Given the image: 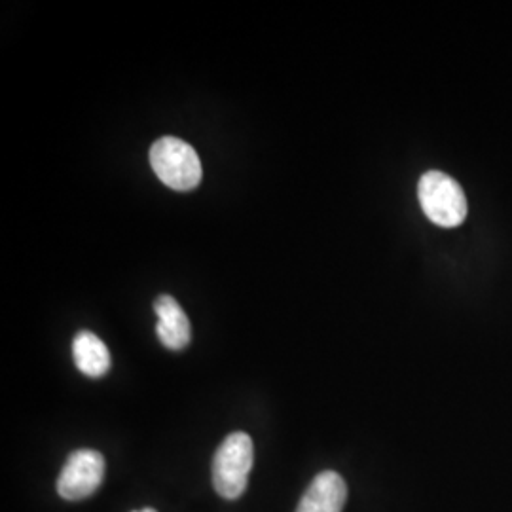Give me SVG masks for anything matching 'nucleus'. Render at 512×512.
<instances>
[{
  "label": "nucleus",
  "instance_id": "nucleus-1",
  "mask_svg": "<svg viewBox=\"0 0 512 512\" xmlns=\"http://www.w3.org/2000/svg\"><path fill=\"white\" fill-rule=\"evenodd\" d=\"M253 461V439L243 431L230 433L220 444L213 459V486L217 494L230 501L239 499L247 490Z\"/></svg>",
  "mask_w": 512,
  "mask_h": 512
},
{
  "label": "nucleus",
  "instance_id": "nucleus-2",
  "mask_svg": "<svg viewBox=\"0 0 512 512\" xmlns=\"http://www.w3.org/2000/svg\"><path fill=\"white\" fill-rule=\"evenodd\" d=\"M150 165L156 177L169 188L186 192L202 183V162L183 139L162 137L150 148Z\"/></svg>",
  "mask_w": 512,
  "mask_h": 512
},
{
  "label": "nucleus",
  "instance_id": "nucleus-3",
  "mask_svg": "<svg viewBox=\"0 0 512 512\" xmlns=\"http://www.w3.org/2000/svg\"><path fill=\"white\" fill-rule=\"evenodd\" d=\"M418 198L427 219L442 228L459 226L467 217L465 194L461 186L446 173H425L418 184Z\"/></svg>",
  "mask_w": 512,
  "mask_h": 512
},
{
  "label": "nucleus",
  "instance_id": "nucleus-4",
  "mask_svg": "<svg viewBox=\"0 0 512 512\" xmlns=\"http://www.w3.org/2000/svg\"><path fill=\"white\" fill-rule=\"evenodd\" d=\"M105 478V458L90 450H76L57 478V494L67 501H80L95 494Z\"/></svg>",
  "mask_w": 512,
  "mask_h": 512
},
{
  "label": "nucleus",
  "instance_id": "nucleus-5",
  "mask_svg": "<svg viewBox=\"0 0 512 512\" xmlns=\"http://www.w3.org/2000/svg\"><path fill=\"white\" fill-rule=\"evenodd\" d=\"M348 501V484L334 471L319 473L302 495L296 512H342Z\"/></svg>",
  "mask_w": 512,
  "mask_h": 512
},
{
  "label": "nucleus",
  "instance_id": "nucleus-6",
  "mask_svg": "<svg viewBox=\"0 0 512 512\" xmlns=\"http://www.w3.org/2000/svg\"><path fill=\"white\" fill-rule=\"evenodd\" d=\"M154 311L158 315L156 334L165 348L173 351L186 348L192 338V329L181 304L173 296L162 294L154 302Z\"/></svg>",
  "mask_w": 512,
  "mask_h": 512
},
{
  "label": "nucleus",
  "instance_id": "nucleus-7",
  "mask_svg": "<svg viewBox=\"0 0 512 512\" xmlns=\"http://www.w3.org/2000/svg\"><path fill=\"white\" fill-rule=\"evenodd\" d=\"M73 357L76 368L90 378H101L110 370L109 348L90 330H82L74 336Z\"/></svg>",
  "mask_w": 512,
  "mask_h": 512
},
{
  "label": "nucleus",
  "instance_id": "nucleus-8",
  "mask_svg": "<svg viewBox=\"0 0 512 512\" xmlns=\"http://www.w3.org/2000/svg\"><path fill=\"white\" fill-rule=\"evenodd\" d=\"M135 512H156L154 509H143V511H135Z\"/></svg>",
  "mask_w": 512,
  "mask_h": 512
}]
</instances>
